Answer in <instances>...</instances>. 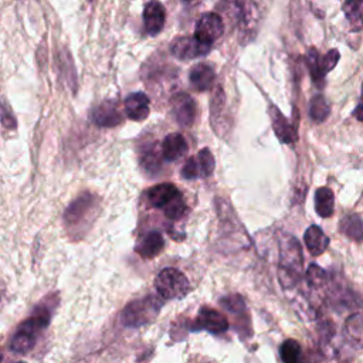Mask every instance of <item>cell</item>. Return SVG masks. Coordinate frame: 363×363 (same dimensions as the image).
Listing matches in <instances>:
<instances>
[{"mask_svg": "<svg viewBox=\"0 0 363 363\" xmlns=\"http://www.w3.org/2000/svg\"><path fill=\"white\" fill-rule=\"evenodd\" d=\"M48 322L50 311L47 308L37 311V313H34L20 325L10 342V349L17 354H24L30 352L34 347L38 335L44 330V328H47Z\"/></svg>", "mask_w": 363, "mask_h": 363, "instance_id": "obj_1", "label": "cell"}, {"mask_svg": "<svg viewBox=\"0 0 363 363\" xmlns=\"http://www.w3.org/2000/svg\"><path fill=\"white\" fill-rule=\"evenodd\" d=\"M98 210L96 196L92 193H84L77 197L65 210L64 221L71 233H84L91 221L95 218Z\"/></svg>", "mask_w": 363, "mask_h": 363, "instance_id": "obj_2", "label": "cell"}, {"mask_svg": "<svg viewBox=\"0 0 363 363\" xmlns=\"http://www.w3.org/2000/svg\"><path fill=\"white\" fill-rule=\"evenodd\" d=\"M302 267V251L299 242L292 235L282 234L279 241V277L285 286L298 281Z\"/></svg>", "mask_w": 363, "mask_h": 363, "instance_id": "obj_3", "label": "cell"}, {"mask_svg": "<svg viewBox=\"0 0 363 363\" xmlns=\"http://www.w3.org/2000/svg\"><path fill=\"white\" fill-rule=\"evenodd\" d=\"M160 308H162V301L157 296L149 295L142 299H135L123 308L121 313V322L125 326H130V328H139V326L147 325L157 316Z\"/></svg>", "mask_w": 363, "mask_h": 363, "instance_id": "obj_4", "label": "cell"}, {"mask_svg": "<svg viewBox=\"0 0 363 363\" xmlns=\"http://www.w3.org/2000/svg\"><path fill=\"white\" fill-rule=\"evenodd\" d=\"M155 288L162 299H177L187 294L189 281L179 269L164 268L157 274Z\"/></svg>", "mask_w": 363, "mask_h": 363, "instance_id": "obj_5", "label": "cell"}, {"mask_svg": "<svg viewBox=\"0 0 363 363\" xmlns=\"http://www.w3.org/2000/svg\"><path fill=\"white\" fill-rule=\"evenodd\" d=\"M211 44H206L196 37H179L170 45V52L179 60H193L206 55Z\"/></svg>", "mask_w": 363, "mask_h": 363, "instance_id": "obj_6", "label": "cell"}, {"mask_svg": "<svg viewBox=\"0 0 363 363\" xmlns=\"http://www.w3.org/2000/svg\"><path fill=\"white\" fill-rule=\"evenodd\" d=\"M223 33L224 24L221 17L217 13H206L199 18L196 24L194 37L206 44H211L220 38Z\"/></svg>", "mask_w": 363, "mask_h": 363, "instance_id": "obj_7", "label": "cell"}, {"mask_svg": "<svg viewBox=\"0 0 363 363\" xmlns=\"http://www.w3.org/2000/svg\"><path fill=\"white\" fill-rule=\"evenodd\" d=\"M172 112L180 126H190L196 118V104L184 92H179L172 99Z\"/></svg>", "mask_w": 363, "mask_h": 363, "instance_id": "obj_8", "label": "cell"}, {"mask_svg": "<svg viewBox=\"0 0 363 363\" xmlns=\"http://www.w3.org/2000/svg\"><path fill=\"white\" fill-rule=\"evenodd\" d=\"M92 121L98 125V126H105V128H111V126H116L122 122V113L118 108V104L115 101H104L101 102L98 106H95L92 109Z\"/></svg>", "mask_w": 363, "mask_h": 363, "instance_id": "obj_9", "label": "cell"}, {"mask_svg": "<svg viewBox=\"0 0 363 363\" xmlns=\"http://www.w3.org/2000/svg\"><path fill=\"white\" fill-rule=\"evenodd\" d=\"M164 20L166 13L163 4L157 0H150L143 10V23L146 33L150 35L159 34L164 26Z\"/></svg>", "mask_w": 363, "mask_h": 363, "instance_id": "obj_10", "label": "cell"}, {"mask_svg": "<svg viewBox=\"0 0 363 363\" xmlns=\"http://www.w3.org/2000/svg\"><path fill=\"white\" fill-rule=\"evenodd\" d=\"M197 328L206 329L211 333H221L228 329L227 318L211 308H201L197 315Z\"/></svg>", "mask_w": 363, "mask_h": 363, "instance_id": "obj_11", "label": "cell"}, {"mask_svg": "<svg viewBox=\"0 0 363 363\" xmlns=\"http://www.w3.org/2000/svg\"><path fill=\"white\" fill-rule=\"evenodd\" d=\"M269 118H271L272 129H274L277 138L282 143H294L298 139L296 129L288 122V119L274 105L269 106Z\"/></svg>", "mask_w": 363, "mask_h": 363, "instance_id": "obj_12", "label": "cell"}, {"mask_svg": "<svg viewBox=\"0 0 363 363\" xmlns=\"http://www.w3.org/2000/svg\"><path fill=\"white\" fill-rule=\"evenodd\" d=\"M189 79H190V85L196 91L206 92L211 89L216 79V72L213 67L208 64H197L190 69Z\"/></svg>", "mask_w": 363, "mask_h": 363, "instance_id": "obj_13", "label": "cell"}, {"mask_svg": "<svg viewBox=\"0 0 363 363\" xmlns=\"http://www.w3.org/2000/svg\"><path fill=\"white\" fill-rule=\"evenodd\" d=\"M125 112L132 121H143L149 115V98L143 92L130 94L125 99Z\"/></svg>", "mask_w": 363, "mask_h": 363, "instance_id": "obj_14", "label": "cell"}, {"mask_svg": "<svg viewBox=\"0 0 363 363\" xmlns=\"http://www.w3.org/2000/svg\"><path fill=\"white\" fill-rule=\"evenodd\" d=\"M189 146L183 135L180 133H170L164 138L162 143V156L167 162H174L186 155Z\"/></svg>", "mask_w": 363, "mask_h": 363, "instance_id": "obj_15", "label": "cell"}, {"mask_svg": "<svg viewBox=\"0 0 363 363\" xmlns=\"http://www.w3.org/2000/svg\"><path fill=\"white\" fill-rule=\"evenodd\" d=\"M164 247V240L163 235L157 231H150L145 234L136 244L135 251L142 257V258H153L156 257Z\"/></svg>", "mask_w": 363, "mask_h": 363, "instance_id": "obj_16", "label": "cell"}, {"mask_svg": "<svg viewBox=\"0 0 363 363\" xmlns=\"http://www.w3.org/2000/svg\"><path fill=\"white\" fill-rule=\"evenodd\" d=\"M180 191L172 183H160L153 186L147 191V201L155 208H163L170 200H173Z\"/></svg>", "mask_w": 363, "mask_h": 363, "instance_id": "obj_17", "label": "cell"}, {"mask_svg": "<svg viewBox=\"0 0 363 363\" xmlns=\"http://www.w3.org/2000/svg\"><path fill=\"white\" fill-rule=\"evenodd\" d=\"M303 240H305V245H306L308 251L313 257H318L322 252H325L329 245V238L319 225L308 227V230L305 231Z\"/></svg>", "mask_w": 363, "mask_h": 363, "instance_id": "obj_18", "label": "cell"}, {"mask_svg": "<svg viewBox=\"0 0 363 363\" xmlns=\"http://www.w3.org/2000/svg\"><path fill=\"white\" fill-rule=\"evenodd\" d=\"M345 335L354 347H363V315L353 313L346 319Z\"/></svg>", "mask_w": 363, "mask_h": 363, "instance_id": "obj_19", "label": "cell"}, {"mask_svg": "<svg viewBox=\"0 0 363 363\" xmlns=\"http://www.w3.org/2000/svg\"><path fill=\"white\" fill-rule=\"evenodd\" d=\"M315 210L316 213L328 218L333 214L335 210V196L329 187H319L315 193Z\"/></svg>", "mask_w": 363, "mask_h": 363, "instance_id": "obj_20", "label": "cell"}, {"mask_svg": "<svg viewBox=\"0 0 363 363\" xmlns=\"http://www.w3.org/2000/svg\"><path fill=\"white\" fill-rule=\"evenodd\" d=\"M340 231L352 241H363V221L357 214H347L340 220Z\"/></svg>", "mask_w": 363, "mask_h": 363, "instance_id": "obj_21", "label": "cell"}, {"mask_svg": "<svg viewBox=\"0 0 363 363\" xmlns=\"http://www.w3.org/2000/svg\"><path fill=\"white\" fill-rule=\"evenodd\" d=\"M162 150L159 152L157 146L155 143L149 145V146H145L142 153H140V164L142 167L147 172V173H157L160 166H162Z\"/></svg>", "mask_w": 363, "mask_h": 363, "instance_id": "obj_22", "label": "cell"}, {"mask_svg": "<svg viewBox=\"0 0 363 363\" xmlns=\"http://www.w3.org/2000/svg\"><path fill=\"white\" fill-rule=\"evenodd\" d=\"M343 13L352 30L359 31L363 28V0H345Z\"/></svg>", "mask_w": 363, "mask_h": 363, "instance_id": "obj_23", "label": "cell"}, {"mask_svg": "<svg viewBox=\"0 0 363 363\" xmlns=\"http://www.w3.org/2000/svg\"><path fill=\"white\" fill-rule=\"evenodd\" d=\"M330 108L329 104L326 102L323 95H315L311 99V105H309V115L312 118V121L315 122H323L328 116H329Z\"/></svg>", "mask_w": 363, "mask_h": 363, "instance_id": "obj_24", "label": "cell"}, {"mask_svg": "<svg viewBox=\"0 0 363 363\" xmlns=\"http://www.w3.org/2000/svg\"><path fill=\"white\" fill-rule=\"evenodd\" d=\"M305 60H306V65L309 68V72H311V77H312L313 82L320 86L322 85V79L325 78V75L320 71V62H319L320 55H319V52L315 48H311L306 52Z\"/></svg>", "mask_w": 363, "mask_h": 363, "instance_id": "obj_25", "label": "cell"}, {"mask_svg": "<svg viewBox=\"0 0 363 363\" xmlns=\"http://www.w3.org/2000/svg\"><path fill=\"white\" fill-rule=\"evenodd\" d=\"M279 354L284 363H298L301 356V345L295 339H286L279 347Z\"/></svg>", "mask_w": 363, "mask_h": 363, "instance_id": "obj_26", "label": "cell"}, {"mask_svg": "<svg viewBox=\"0 0 363 363\" xmlns=\"http://www.w3.org/2000/svg\"><path fill=\"white\" fill-rule=\"evenodd\" d=\"M186 210H187V206L180 193L163 207L166 217L170 220H179L186 213Z\"/></svg>", "mask_w": 363, "mask_h": 363, "instance_id": "obj_27", "label": "cell"}, {"mask_svg": "<svg viewBox=\"0 0 363 363\" xmlns=\"http://www.w3.org/2000/svg\"><path fill=\"white\" fill-rule=\"evenodd\" d=\"M199 167H200V177H207L213 173L214 170V157L213 153L208 149H201L196 155Z\"/></svg>", "mask_w": 363, "mask_h": 363, "instance_id": "obj_28", "label": "cell"}, {"mask_svg": "<svg viewBox=\"0 0 363 363\" xmlns=\"http://www.w3.org/2000/svg\"><path fill=\"white\" fill-rule=\"evenodd\" d=\"M306 279H308V284L313 288L322 286L325 282V272L318 265L312 264L306 271Z\"/></svg>", "mask_w": 363, "mask_h": 363, "instance_id": "obj_29", "label": "cell"}, {"mask_svg": "<svg viewBox=\"0 0 363 363\" xmlns=\"http://www.w3.org/2000/svg\"><path fill=\"white\" fill-rule=\"evenodd\" d=\"M337 61H339V51L337 50H330L323 57H320L319 62H320L322 74L326 75L332 68H335Z\"/></svg>", "mask_w": 363, "mask_h": 363, "instance_id": "obj_30", "label": "cell"}, {"mask_svg": "<svg viewBox=\"0 0 363 363\" xmlns=\"http://www.w3.org/2000/svg\"><path fill=\"white\" fill-rule=\"evenodd\" d=\"M182 177L189 179V180L200 177V167H199L196 156H191L186 160V163L182 167Z\"/></svg>", "mask_w": 363, "mask_h": 363, "instance_id": "obj_31", "label": "cell"}, {"mask_svg": "<svg viewBox=\"0 0 363 363\" xmlns=\"http://www.w3.org/2000/svg\"><path fill=\"white\" fill-rule=\"evenodd\" d=\"M0 119H1V123H3L6 128H9V129H11V128L14 129L16 125H17L16 118L13 116V112H11L10 106H9L4 101L0 102Z\"/></svg>", "mask_w": 363, "mask_h": 363, "instance_id": "obj_32", "label": "cell"}, {"mask_svg": "<svg viewBox=\"0 0 363 363\" xmlns=\"http://www.w3.org/2000/svg\"><path fill=\"white\" fill-rule=\"evenodd\" d=\"M231 10L237 11L238 14L241 13L242 10V6H244V0H223Z\"/></svg>", "mask_w": 363, "mask_h": 363, "instance_id": "obj_33", "label": "cell"}, {"mask_svg": "<svg viewBox=\"0 0 363 363\" xmlns=\"http://www.w3.org/2000/svg\"><path fill=\"white\" fill-rule=\"evenodd\" d=\"M353 115H354V118H356V119H359V121H362V122H363V104H362V105H359V106L354 109Z\"/></svg>", "mask_w": 363, "mask_h": 363, "instance_id": "obj_34", "label": "cell"}, {"mask_svg": "<svg viewBox=\"0 0 363 363\" xmlns=\"http://www.w3.org/2000/svg\"><path fill=\"white\" fill-rule=\"evenodd\" d=\"M1 292H3V289H0V299H1Z\"/></svg>", "mask_w": 363, "mask_h": 363, "instance_id": "obj_35", "label": "cell"}, {"mask_svg": "<svg viewBox=\"0 0 363 363\" xmlns=\"http://www.w3.org/2000/svg\"><path fill=\"white\" fill-rule=\"evenodd\" d=\"M182 1H191V0H182Z\"/></svg>", "mask_w": 363, "mask_h": 363, "instance_id": "obj_36", "label": "cell"}, {"mask_svg": "<svg viewBox=\"0 0 363 363\" xmlns=\"http://www.w3.org/2000/svg\"><path fill=\"white\" fill-rule=\"evenodd\" d=\"M0 362H1V353H0Z\"/></svg>", "mask_w": 363, "mask_h": 363, "instance_id": "obj_37", "label": "cell"}, {"mask_svg": "<svg viewBox=\"0 0 363 363\" xmlns=\"http://www.w3.org/2000/svg\"><path fill=\"white\" fill-rule=\"evenodd\" d=\"M89 1H94V0H89Z\"/></svg>", "mask_w": 363, "mask_h": 363, "instance_id": "obj_38", "label": "cell"}, {"mask_svg": "<svg viewBox=\"0 0 363 363\" xmlns=\"http://www.w3.org/2000/svg\"><path fill=\"white\" fill-rule=\"evenodd\" d=\"M362 95H363V92H362Z\"/></svg>", "mask_w": 363, "mask_h": 363, "instance_id": "obj_39", "label": "cell"}]
</instances>
